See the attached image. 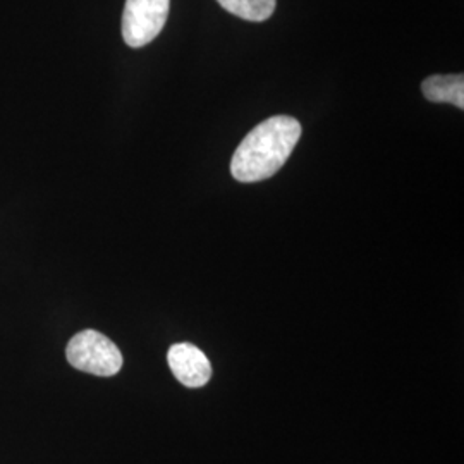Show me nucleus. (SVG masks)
Segmentation results:
<instances>
[{
    "label": "nucleus",
    "instance_id": "nucleus-1",
    "mask_svg": "<svg viewBox=\"0 0 464 464\" xmlns=\"http://www.w3.org/2000/svg\"><path fill=\"white\" fill-rule=\"evenodd\" d=\"M301 138L295 117L276 116L251 130L236 149L231 174L239 183H258L277 174Z\"/></svg>",
    "mask_w": 464,
    "mask_h": 464
},
{
    "label": "nucleus",
    "instance_id": "nucleus-2",
    "mask_svg": "<svg viewBox=\"0 0 464 464\" xmlns=\"http://www.w3.org/2000/svg\"><path fill=\"white\" fill-rule=\"evenodd\" d=\"M69 365L97 377H112L122 368V354L116 344L97 331L78 332L67 344Z\"/></svg>",
    "mask_w": 464,
    "mask_h": 464
},
{
    "label": "nucleus",
    "instance_id": "nucleus-3",
    "mask_svg": "<svg viewBox=\"0 0 464 464\" xmlns=\"http://www.w3.org/2000/svg\"><path fill=\"white\" fill-rule=\"evenodd\" d=\"M170 0H126L122 13V38L126 45L141 49L166 26Z\"/></svg>",
    "mask_w": 464,
    "mask_h": 464
},
{
    "label": "nucleus",
    "instance_id": "nucleus-4",
    "mask_svg": "<svg viewBox=\"0 0 464 464\" xmlns=\"http://www.w3.org/2000/svg\"><path fill=\"white\" fill-rule=\"evenodd\" d=\"M167 362L174 377L181 382L184 387L198 389L207 385L212 379L210 360L201 349L189 343H179L170 346L167 353Z\"/></svg>",
    "mask_w": 464,
    "mask_h": 464
},
{
    "label": "nucleus",
    "instance_id": "nucleus-5",
    "mask_svg": "<svg viewBox=\"0 0 464 464\" xmlns=\"http://www.w3.org/2000/svg\"><path fill=\"white\" fill-rule=\"evenodd\" d=\"M423 97L431 103H450L464 109L463 74H433L421 83Z\"/></svg>",
    "mask_w": 464,
    "mask_h": 464
},
{
    "label": "nucleus",
    "instance_id": "nucleus-6",
    "mask_svg": "<svg viewBox=\"0 0 464 464\" xmlns=\"http://www.w3.org/2000/svg\"><path fill=\"white\" fill-rule=\"evenodd\" d=\"M227 13L234 16L262 23L274 14L276 0H217Z\"/></svg>",
    "mask_w": 464,
    "mask_h": 464
}]
</instances>
